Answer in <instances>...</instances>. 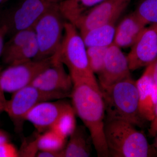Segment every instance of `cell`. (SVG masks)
<instances>
[{"label": "cell", "mask_w": 157, "mask_h": 157, "mask_svg": "<svg viewBox=\"0 0 157 157\" xmlns=\"http://www.w3.org/2000/svg\"><path fill=\"white\" fill-rule=\"evenodd\" d=\"M63 150L39 151L36 157H63Z\"/></svg>", "instance_id": "27"}, {"label": "cell", "mask_w": 157, "mask_h": 157, "mask_svg": "<svg viewBox=\"0 0 157 157\" xmlns=\"http://www.w3.org/2000/svg\"><path fill=\"white\" fill-rule=\"evenodd\" d=\"M127 56L131 71L147 67L157 59V25L145 27Z\"/></svg>", "instance_id": "10"}, {"label": "cell", "mask_w": 157, "mask_h": 157, "mask_svg": "<svg viewBox=\"0 0 157 157\" xmlns=\"http://www.w3.org/2000/svg\"><path fill=\"white\" fill-rule=\"evenodd\" d=\"M69 103L63 101L41 102L34 106L25 117L39 133L50 130Z\"/></svg>", "instance_id": "13"}, {"label": "cell", "mask_w": 157, "mask_h": 157, "mask_svg": "<svg viewBox=\"0 0 157 157\" xmlns=\"http://www.w3.org/2000/svg\"><path fill=\"white\" fill-rule=\"evenodd\" d=\"M69 137L70 140L63 150V157H88L91 155L93 141L85 126H76Z\"/></svg>", "instance_id": "15"}, {"label": "cell", "mask_w": 157, "mask_h": 157, "mask_svg": "<svg viewBox=\"0 0 157 157\" xmlns=\"http://www.w3.org/2000/svg\"><path fill=\"white\" fill-rule=\"evenodd\" d=\"M36 138L39 151H61L67 144V139L51 129L43 132Z\"/></svg>", "instance_id": "20"}, {"label": "cell", "mask_w": 157, "mask_h": 157, "mask_svg": "<svg viewBox=\"0 0 157 157\" xmlns=\"http://www.w3.org/2000/svg\"><path fill=\"white\" fill-rule=\"evenodd\" d=\"M53 56L67 66L73 84L85 82L99 85L90 67L83 39L76 26L69 21L65 23L61 44Z\"/></svg>", "instance_id": "4"}, {"label": "cell", "mask_w": 157, "mask_h": 157, "mask_svg": "<svg viewBox=\"0 0 157 157\" xmlns=\"http://www.w3.org/2000/svg\"><path fill=\"white\" fill-rule=\"evenodd\" d=\"M108 47H90L87 48L89 63L93 72L99 74L102 70Z\"/></svg>", "instance_id": "23"}, {"label": "cell", "mask_w": 157, "mask_h": 157, "mask_svg": "<svg viewBox=\"0 0 157 157\" xmlns=\"http://www.w3.org/2000/svg\"><path fill=\"white\" fill-rule=\"evenodd\" d=\"M135 127L126 121L105 118L104 135L109 157L151 156L147 139Z\"/></svg>", "instance_id": "2"}, {"label": "cell", "mask_w": 157, "mask_h": 157, "mask_svg": "<svg viewBox=\"0 0 157 157\" xmlns=\"http://www.w3.org/2000/svg\"><path fill=\"white\" fill-rule=\"evenodd\" d=\"M5 106H0V113L5 110Z\"/></svg>", "instance_id": "33"}, {"label": "cell", "mask_w": 157, "mask_h": 157, "mask_svg": "<svg viewBox=\"0 0 157 157\" xmlns=\"http://www.w3.org/2000/svg\"><path fill=\"white\" fill-rule=\"evenodd\" d=\"M150 135L152 137L157 135V103L154 111L153 119L151 121L150 127L149 129Z\"/></svg>", "instance_id": "28"}, {"label": "cell", "mask_w": 157, "mask_h": 157, "mask_svg": "<svg viewBox=\"0 0 157 157\" xmlns=\"http://www.w3.org/2000/svg\"><path fill=\"white\" fill-rule=\"evenodd\" d=\"M52 57L44 59L33 60L22 63L8 65L0 70V90L13 93L30 85L44 69L52 63Z\"/></svg>", "instance_id": "7"}, {"label": "cell", "mask_w": 157, "mask_h": 157, "mask_svg": "<svg viewBox=\"0 0 157 157\" xmlns=\"http://www.w3.org/2000/svg\"><path fill=\"white\" fill-rule=\"evenodd\" d=\"M38 52V45L34 36L19 50L2 60L8 66L22 63L35 59L36 57Z\"/></svg>", "instance_id": "19"}, {"label": "cell", "mask_w": 157, "mask_h": 157, "mask_svg": "<svg viewBox=\"0 0 157 157\" xmlns=\"http://www.w3.org/2000/svg\"><path fill=\"white\" fill-rule=\"evenodd\" d=\"M116 28L115 23H110L79 33L86 48L109 47L114 42Z\"/></svg>", "instance_id": "16"}, {"label": "cell", "mask_w": 157, "mask_h": 157, "mask_svg": "<svg viewBox=\"0 0 157 157\" xmlns=\"http://www.w3.org/2000/svg\"><path fill=\"white\" fill-rule=\"evenodd\" d=\"M105 0H63L59 3L63 16L72 23L88 10Z\"/></svg>", "instance_id": "17"}, {"label": "cell", "mask_w": 157, "mask_h": 157, "mask_svg": "<svg viewBox=\"0 0 157 157\" xmlns=\"http://www.w3.org/2000/svg\"><path fill=\"white\" fill-rule=\"evenodd\" d=\"M8 34V30L6 25L0 24V59L2 58L5 46V39Z\"/></svg>", "instance_id": "26"}, {"label": "cell", "mask_w": 157, "mask_h": 157, "mask_svg": "<svg viewBox=\"0 0 157 157\" xmlns=\"http://www.w3.org/2000/svg\"><path fill=\"white\" fill-rule=\"evenodd\" d=\"M4 94L2 91L0 90V106H5L7 101Z\"/></svg>", "instance_id": "31"}, {"label": "cell", "mask_w": 157, "mask_h": 157, "mask_svg": "<svg viewBox=\"0 0 157 157\" xmlns=\"http://www.w3.org/2000/svg\"><path fill=\"white\" fill-rule=\"evenodd\" d=\"M134 12L145 25H157V0H140Z\"/></svg>", "instance_id": "21"}, {"label": "cell", "mask_w": 157, "mask_h": 157, "mask_svg": "<svg viewBox=\"0 0 157 157\" xmlns=\"http://www.w3.org/2000/svg\"><path fill=\"white\" fill-rule=\"evenodd\" d=\"M9 141V136L7 133L0 129V143Z\"/></svg>", "instance_id": "30"}, {"label": "cell", "mask_w": 157, "mask_h": 157, "mask_svg": "<svg viewBox=\"0 0 157 157\" xmlns=\"http://www.w3.org/2000/svg\"><path fill=\"white\" fill-rule=\"evenodd\" d=\"M6 101L4 111L15 124H21L27 113L37 104L53 100H62L70 96L60 93L44 92L32 84L13 93Z\"/></svg>", "instance_id": "8"}, {"label": "cell", "mask_w": 157, "mask_h": 157, "mask_svg": "<svg viewBox=\"0 0 157 157\" xmlns=\"http://www.w3.org/2000/svg\"><path fill=\"white\" fill-rule=\"evenodd\" d=\"M76 115L72 105L68 104L50 129L60 136L67 139L77 126Z\"/></svg>", "instance_id": "18"}, {"label": "cell", "mask_w": 157, "mask_h": 157, "mask_svg": "<svg viewBox=\"0 0 157 157\" xmlns=\"http://www.w3.org/2000/svg\"><path fill=\"white\" fill-rule=\"evenodd\" d=\"M31 84L44 92L60 93L70 97L73 86L71 76L66 72L63 64L53 56L52 63Z\"/></svg>", "instance_id": "11"}, {"label": "cell", "mask_w": 157, "mask_h": 157, "mask_svg": "<svg viewBox=\"0 0 157 157\" xmlns=\"http://www.w3.org/2000/svg\"><path fill=\"white\" fill-rule=\"evenodd\" d=\"M55 1L58 2H61V1H63V0H55Z\"/></svg>", "instance_id": "34"}, {"label": "cell", "mask_w": 157, "mask_h": 157, "mask_svg": "<svg viewBox=\"0 0 157 157\" xmlns=\"http://www.w3.org/2000/svg\"><path fill=\"white\" fill-rule=\"evenodd\" d=\"M39 151L37 144L36 138L35 140L24 144L20 151H18L19 156L36 157Z\"/></svg>", "instance_id": "24"}, {"label": "cell", "mask_w": 157, "mask_h": 157, "mask_svg": "<svg viewBox=\"0 0 157 157\" xmlns=\"http://www.w3.org/2000/svg\"><path fill=\"white\" fill-rule=\"evenodd\" d=\"M59 2L54 3L37 21L33 27L39 52L34 60L52 57L60 46L64 30V17Z\"/></svg>", "instance_id": "5"}, {"label": "cell", "mask_w": 157, "mask_h": 157, "mask_svg": "<svg viewBox=\"0 0 157 157\" xmlns=\"http://www.w3.org/2000/svg\"><path fill=\"white\" fill-rule=\"evenodd\" d=\"M127 56L114 43L107 48L103 67L99 76L101 88L109 86L131 77Z\"/></svg>", "instance_id": "12"}, {"label": "cell", "mask_w": 157, "mask_h": 157, "mask_svg": "<svg viewBox=\"0 0 157 157\" xmlns=\"http://www.w3.org/2000/svg\"><path fill=\"white\" fill-rule=\"evenodd\" d=\"M55 0H24L1 15L0 24L6 25L8 34L33 29L40 17L54 3Z\"/></svg>", "instance_id": "6"}, {"label": "cell", "mask_w": 157, "mask_h": 157, "mask_svg": "<svg viewBox=\"0 0 157 157\" xmlns=\"http://www.w3.org/2000/svg\"><path fill=\"white\" fill-rule=\"evenodd\" d=\"M132 0H105L77 17L73 22L79 32L115 23Z\"/></svg>", "instance_id": "9"}, {"label": "cell", "mask_w": 157, "mask_h": 157, "mask_svg": "<svg viewBox=\"0 0 157 157\" xmlns=\"http://www.w3.org/2000/svg\"><path fill=\"white\" fill-rule=\"evenodd\" d=\"M145 27L146 25L132 12L117 26L113 43L121 48L131 47Z\"/></svg>", "instance_id": "14"}, {"label": "cell", "mask_w": 157, "mask_h": 157, "mask_svg": "<svg viewBox=\"0 0 157 157\" xmlns=\"http://www.w3.org/2000/svg\"><path fill=\"white\" fill-rule=\"evenodd\" d=\"M19 157V153L15 147L9 141L0 143V157Z\"/></svg>", "instance_id": "25"}, {"label": "cell", "mask_w": 157, "mask_h": 157, "mask_svg": "<svg viewBox=\"0 0 157 157\" xmlns=\"http://www.w3.org/2000/svg\"><path fill=\"white\" fill-rule=\"evenodd\" d=\"M34 36L33 29L20 31L12 35L11 39L5 43L2 59L19 50Z\"/></svg>", "instance_id": "22"}, {"label": "cell", "mask_w": 157, "mask_h": 157, "mask_svg": "<svg viewBox=\"0 0 157 157\" xmlns=\"http://www.w3.org/2000/svg\"><path fill=\"white\" fill-rule=\"evenodd\" d=\"M100 89L106 118L126 121L136 127L143 125L144 120L139 113L136 81L132 77Z\"/></svg>", "instance_id": "3"}, {"label": "cell", "mask_w": 157, "mask_h": 157, "mask_svg": "<svg viewBox=\"0 0 157 157\" xmlns=\"http://www.w3.org/2000/svg\"><path fill=\"white\" fill-rule=\"evenodd\" d=\"M70 97L76 115L89 132L98 156L109 157L104 135L105 106L100 86L85 82L73 83Z\"/></svg>", "instance_id": "1"}, {"label": "cell", "mask_w": 157, "mask_h": 157, "mask_svg": "<svg viewBox=\"0 0 157 157\" xmlns=\"http://www.w3.org/2000/svg\"><path fill=\"white\" fill-rule=\"evenodd\" d=\"M9 1V0H0V6L5 4V3H6V2Z\"/></svg>", "instance_id": "32"}, {"label": "cell", "mask_w": 157, "mask_h": 157, "mask_svg": "<svg viewBox=\"0 0 157 157\" xmlns=\"http://www.w3.org/2000/svg\"><path fill=\"white\" fill-rule=\"evenodd\" d=\"M152 74L155 84L157 86V59L154 63L152 64Z\"/></svg>", "instance_id": "29"}]
</instances>
